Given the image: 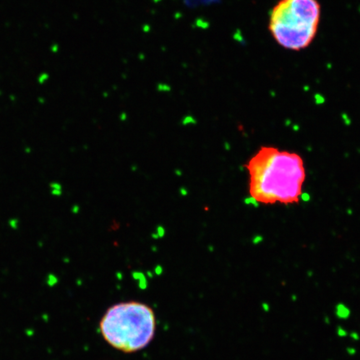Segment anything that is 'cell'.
<instances>
[{"mask_svg": "<svg viewBox=\"0 0 360 360\" xmlns=\"http://www.w3.org/2000/svg\"><path fill=\"white\" fill-rule=\"evenodd\" d=\"M197 124V120L192 115H185L182 120H181V124L182 126H189V125H195Z\"/></svg>", "mask_w": 360, "mask_h": 360, "instance_id": "4", "label": "cell"}, {"mask_svg": "<svg viewBox=\"0 0 360 360\" xmlns=\"http://www.w3.org/2000/svg\"><path fill=\"white\" fill-rule=\"evenodd\" d=\"M320 15L317 0H279L270 13L268 29L280 46L300 51L314 39Z\"/></svg>", "mask_w": 360, "mask_h": 360, "instance_id": "3", "label": "cell"}, {"mask_svg": "<svg viewBox=\"0 0 360 360\" xmlns=\"http://www.w3.org/2000/svg\"><path fill=\"white\" fill-rule=\"evenodd\" d=\"M119 119L122 122H124V121H126L127 119H128V115H127V113H122L120 114Z\"/></svg>", "mask_w": 360, "mask_h": 360, "instance_id": "7", "label": "cell"}, {"mask_svg": "<svg viewBox=\"0 0 360 360\" xmlns=\"http://www.w3.org/2000/svg\"><path fill=\"white\" fill-rule=\"evenodd\" d=\"M137 169H138V167H137V165H132V167H131V170L134 171V172H136Z\"/></svg>", "mask_w": 360, "mask_h": 360, "instance_id": "11", "label": "cell"}, {"mask_svg": "<svg viewBox=\"0 0 360 360\" xmlns=\"http://www.w3.org/2000/svg\"><path fill=\"white\" fill-rule=\"evenodd\" d=\"M173 173H174V174H175L176 176H178V177H180V176L183 175V171L181 170L180 168H176V169H174Z\"/></svg>", "mask_w": 360, "mask_h": 360, "instance_id": "8", "label": "cell"}, {"mask_svg": "<svg viewBox=\"0 0 360 360\" xmlns=\"http://www.w3.org/2000/svg\"><path fill=\"white\" fill-rule=\"evenodd\" d=\"M250 196L263 204L299 202L306 178L304 163L298 153L262 146L247 163Z\"/></svg>", "mask_w": 360, "mask_h": 360, "instance_id": "1", "label": "cell"}, {"mask_svg": "<svg viewBox=\"0 0 360 360\" xmlns=\"http://www.w3.org/2000/svg\"><path fill=\"white\" fill-rule=\"evenodd\" d=\"M105 341L124 353H134L147 347L153 338L156 319L145 304L130 301L111 306L100 321Z\"/></svg>", "mask_w": 360, "mask_h": 360, "instance_id": "2", "label": "cell"}, {"mask_svg": "<svg viewBox=\"0 0 360 360\" xmlns=\"http://www.w3.org/2000/svg\"><path fill=\"white\" fill-rule=\"evenodd\" d=\"M151 237H152V239H158V235L156 234L155 232H153V233H151Z\"/></svg>", "mask_w": 360, "mask_h": 360, "instance_id": "10", "label": "cell"}, {"mask_svg": "<svg viewBox=\"0 0 360 360\" xmlns=\"http://www.w3.org/2000/svg\"><path fill=\"white\" fill-rule=\"evenodd\" d=\"M155 233L158 237V239H163L166 234V229L163 225H158L155 229Z\"/></svg>", "mask_w": 360, "mask_h": 360, "instance_id": "5", "label": "cell"}, {"mask_svg": "<svg viewBox=\"0 0 360 360\" xmlns=\"http://www.w3.org/2000/svg\"><path fill=\"white\" fill-rule=\"evenodd\" d=\"M72 210H73L74 213H78L79 212V210H80V208H79V205H74Z\"/></svg>", "mask_w": 360, "mask_h": 360, "instance_id": "9", "label": "cell"}, {"mask_svg": "<svg viewBox=\"0 0 360 360\" xmlns=\"http://www.w3.org/2000/svg\"><path fill=\"white\" fill-rule=\"evenodd\" d=\"M179 194L182 197H186V196L189 194V190H188L187 188H185V187H181L179 190Z\"/></svg>", "mask_w": 360, "mask_h": 360, "instance_id": "6", "label": "cell"}]
</instances>
